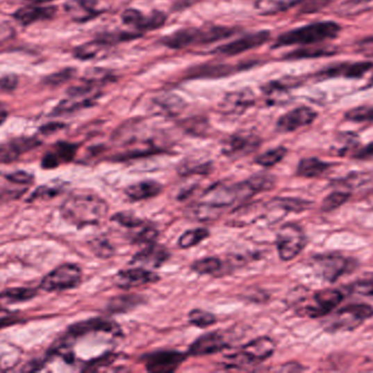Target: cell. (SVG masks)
Listing matches in <instances>:
<instances>
[{"label": "cell", "mask_w": 373, "mask_h": 373, "mask_svg": "<svg viewBox=\"0 0 373 373\" xmlns=\"http://www.w3.org/2000/svg\"><path fill=\"white\" fill-rule=\"evenodd\" d=\"M271 212L267 203H251L242 207L237 208L231 214L229 223L235 225H249L267 217V212Z\"/></svg>", "instance_id": "21"}, {"label": "cell", "mask_w": 373, "mask_h": 373, "mask_svg": "<svg viewBox=\"0 0 373 373\" xmlns=\"http://www.w3.org/2000/svg\"><path fill=\"white\" fill-rule=\"evenodd\" d=\"M82 281V269L76 264L66 263L47 273L42 280L44 292H64L79 286Z\"/></svg>", "instance_id": "7"}, {"label": "cell", "mask_w": 373, "mask_h": 373, "mask_svg": "<svg viewBox=\"0 0 373 373\" xmlns=\"http://www.w3.org/2000/svg\"><path fill=\"white\" fill-rule=\"evenodd\" d=\"M275 351V342L267 336L247 342L236 353L225 358L224 365L229 369L248 368L267 360Z\"/></svg>", "instance_id": "3"}, {"label": "cell", "mask_w": 373, "mask_h": 373, "mask_svg": "<svg viewBox=\"0 0 373 373\" xmlns=\"http://www.w3.org/2000/svg\"><path fill=\"white\" fill-rule=\"evenodd\" d=\"M63 127H64V125H63V124H49V125L42 128V132H45V134H49L51 133V132L58 131V129H61V128Z\"/></svg>", "instance_id": "57"}, {"label": "cell", "mask_w": 373, "mask_h": 373, "mask_svg": "<svg viewBox=\"0 0 373 373\" xmlns=\"http://www.w3.org/2000/svg\"><path fill=\"white\" fill-rule=\"evenodd\" d=\"M18 77L15 74H5L0 77V89L5 91H13L18 86Z\"/></svg>", "instance_id": "52"}, {"label": "cell", "mask_w": 373, "mask_h": 373, "mask_svg": "<svg viewBox=\"0 0 373 373\" xmlns=\"http://www.w3.org/2000/svg\"><path fill=\"white\" fill-rule=\"evenodd\" d=\"M345 118L351 122L373 123V106H358L345 113Z\"/></svg>", "instance_id": "47"}, {"label": "cell", "mask_w": 373, "mask_h": 373, "mask_svg": "<svg viewBox=\"0 0 373 373\" xmlns=\"http://www.w3.org/2000/svg\"><path fill=\"white\" fill-rule=\"evenodd\" d=\"M271 39L269 31H258L247 34L240 39L235 40L231 43L224 44L212 51V54L225 55V56H235L242 54L244 51L256 49L267 43Z\"/></svg>", "instance_id": "13"}, {"label": "cell", "mask_w": 373, "mask_h": 373, "mask_svg": "<svg viewBox=\"0 0 373 373\" xmlns=\"http://www.w3.org/2000/svg\"><path fill=\"white\" fill-rule=\"evenodd\" d=\"M307 244L305 231L297 223H286L276 235V248L279 258L288 262L297 257Z\"/></svg>", "instance_id": "6"}, {"label": "cell", "mask_w": 373, "mask_h": 373, "mask_svg": "<svg viewBox=\"0 0 373 373\" xmlns=\"http://www.w3.org/2000/svg\"><path fill=\"white\" fill-rule=\"evenodd\" d=\"M358 49L359 51H363V54L373 56V38L359 42Z\"/></svg>", "instance_id": "54"}, {"label": "cell", "mask_w": 373, "mask_h": 373, "mask_svg": "<svg viewBox=\"0 0 373 373\" xmlns=\"http://www.w3.org/2000/svg\"><path fill=\"white\" fill-rule=\"evenodd\" d=\"M373 63H342L329 67L326 70L319 72L320 77L324 78H361L369 70H372Z\"/></svg>", "instance_id": "22"}, {"label": "cell", "mask_w": 373, "mask_h": 373, "mask_svg": "<svg viewBox=\"0 0 373 373\" xmlns=\"http://www.w3.org/2000/svg\"><path fill=\"white\" fill-rule=\"evenodd\" d=\"M17 319H11V317H6V319H0V328L1 327L8 326V325L13 324Z\"/></svg>", "instance_id": "59"}, {"label": "cell", "mask_w": 373, "mask_h": 373, "mask_svg": "<svg viewBox=\"0 0 373 373\" xmlns=\"http://www.w3.org/2000/svg\"><path fill=\"white\" fill-rule=\"evenodd\" d=\"M210 237V231L206 228H196L191 230L185 231L181 235V238L178 240V246L179 248H190L193 246H198L202 241L206 240Z\"/></svg>", "instance_id": "36"}, {"label": "cell", "mask_w": 373, "mask_h": 373, "mask_svg": "<svg viewBox=\"0 0 373 373\" xmlns=\"http://www.w3.org/2000/svg\"><path fill=\"white\" fill-rule=\"evenodd\" d=\"M97 333H105V334L118 336L120 334V327L113 319H105V317H95V319L76 323L69 327L64 338H61L59 345L53 348V350L55 353H58L61 350L68 349L70 348V344L76 338H83L90 334H97Z\"/></svg>", "instance_id": "5"}, {"label": "cell", "mask_w": 373, "mask_h": 373, "mask_svg": "<svg viewBox=\"0 0 373 373\" xmlns=\"http://www.w3.org/2000/svg\"><path fill=\"white\" fill-rule=\"evenodd\" d=\"M187 359V354L177 350H158L142 357L145 368L149 372L170 373L177 370Z\"/></svg>", "instance_id": "10"}, {"label": "cell", "mask_w": 373, "mask_h": 373, "mask_svg": "<svg viewBox=\"0 0 373 373\" xmlns=\"http://www.w3.org/2000/svg\"><path fill=\"white\" fill-rule=\"evenodd\" d=\"M347 289L351 294L373 296V278L359 279V280L349 285Z\"/></svg>", "instance_id": "50"}, {"label": "cell", "mask_w": 373, "mask_h": 373, "mask_svg": "<svg viewBox=\"0 0 373 373\" xmlns=\"http://www.w3.org/2000/svg\"><path fill=\"white\" fill-rule=\"evenodd\" d=\"M331 168L329 162L322 161L317 158H305L298 164L296 174L298 177L305 179H315L321 177Z\"/></svg>", "instance_id": "28"}, {"label": "cell", "mask_w": 373, "mask_h": 373, "mask_svg": "<svg viewBox=\"0 0 373 373\" xmlns=\"http://www.w3.org/2000/svg\"><path fill=\"white\" fill-rule=\"evenodd\" d=\"M371 174L365 173V172H353L349 174L345 179L338 180V183L349 189H356L370 182Z\"/></svg>", "instance_id": "48"}, {"label": "cell", "mask_w": 373, "mask_h": 373, "mask_svg": "<svg viewBox=\"0 0 373 373\" xmlns=\"http://www.w3.org/2000/svg\"><path fill=\"white\" fill-rule=\"evenodd\" d=\"M287 151H288L287 148L283 146L271 149V150L267 151V152H264V154L256 157L254 159V162L258 166H264V168H271V166H274L275 164L282 161L283 159L286 157Z\"/></svg>", "instance_id": "39"}, {"label": "cell", "mask_w": 373, "mask_h": 373, "mask_svg": "<svg viewBox=\"0 0 373 373\" xmlns=\"http://www.w3.org/2000/svg\"><path fill=\"white\" fill-rule=\"evenodd\" d=\"M240 70V67L226 64H206L194 67L191 70L190 78H221L227 77Z\"/></svg>", "instance_id": "27"}, {"label": "cell", "mask_w": 373, "mask_h": 373, "mask_svg": "<svg viewBox=\"0 0 373 373\" xmlns=\"http://www.w3.org/2000/svg\"><path fill=\"white\" fill-rule=\"evenodd\" d=\"M313 269L329 283H335L340 277L354 269V261L340 254H320L311 258Z\"/></svg>", "instance_id": "8"}, {"label": "cell", "mask_w": 373, "mask_h": 373, "mask_svg": "<svg viewBox=\"0 0 373 373\" xmlns=\"http://www.w3.org/2000/svg\"><path fill=\"white\" fill-rule=\"evenodd\" d=\"M351 195L349 193L346 192H333L325 197L323 200L322 205H321V209L324 212H333V210L338 209L340 206H343L344 204L349 200Z\"/></svg>", "instance_id": "43"}, {"label": "cell", "mask_w": 373, "mask_h": 373, "mask_svg": "<svg viewBox=\"0 0 373 373\" xmlns=\"http://www.w3.org/2000/svg\"><path fill=\"white\" fill-rule=\"evenodd\" d=\"M30 3H49V1H53V0H26Z\"/></svg>", "instance_id": "60"}, {"label": "cell", "mask_w": 373, "mask_h": 373, "mask_svg": "<svg viewBox=\"0 0 373 373\" xmlns=\"http://www.w3.org/2000/svg\"><path fill=\"white\" fill-rule=\"evenodd\" d=\"M108 210L106 200L89 191L74 193L60 207L63 218L76 228L99 225L106 218Z\"/></svg>", "instance_id": "1"}, {"label": "cell", "mask_w": 373, "mask_h": 373, "mask_svg": "<svg viewBox=\"0 0 373 373\" xmlns=\"http://www.w3.org/2000/svg\"><path fill=\"white\" fill-rule=\"evenodd\" d=\"M254 103V95L251 90L244 89L229 93L224 97L219 108L224 114L238 116L248 110Z\"/></svg>", "instance_id": "20"}, {"label": "cell", "mask_w": 373, "mask_h": 373, "mask_svg": "<svg viewBox=\"0 0 373 373\" xmlns=\"http://www.w3.org/2000/svg\"><path fill=\"white\" fill-rule=\"evenodd\" d=\"M104 0H69L65 10L76 22H87L104 13Z\"/></svg>", "instance_id": "15"}, {"label": "cell", "mask_w": 373, "mask_h": 373, "mask_svg": "<svg viewBox=\"0 0 373 373\" xmlns=\"http://www.w3.org/2000/svg\"><path fill=\"white\" fill-rule=\"evenodd\" d=\"M335 49L330 47H313L290 51L285 56V59L292 61V59L317 58V57L332 56L335 55Z\"/></svg>", "instance_id": "37"}, {"label": "cell", "mask_w": 373, "mask_h": 373, "mask_svg": "<svg viewBox=\"0 0 373 373\" xmlns=\"http://www.w3.org/2000/svg\"><path fill=\"white\" fill-rule=\"evenodd\" d=\"M64 189V184L63 183H49V184L43 185V186L38 187L33 194L31 195L30 202L38 200H51L57 195L60 194Z\"/></svg>", "instance_id": "44"}, {"label": "cell", "mask_w": 373, "mask_h": 373, "mask_svg": "<svg viewBox=\"0 0 373 373\" xmlns=\"http://www.w3.org/2000/svg\"><path fill=\"white\" fill-rule=\"evenodd\" d=\"M82 80L88 82L90 85L99 88L106 85L108 82L114 81L115 76L110 70H102V68H92V70H88Z\"/></svg>", "instance_id": "41"}, {"label": "cell", "mask_w": 373, "mask_h": 373, "mask_svg": "<svg viewBox=\"0 0 373 373\" xmlns=\"http://www.w3.org/2000/svg\"><path fill=\"white\" fill-rule=\"evenodd\" d=\"M160 43L163 47L172 49H181L196 44H204V28L179 29L162 38Z\"/></svg>", "instance_id": "17"}, {"label": "cell", "mask_w": 373, "mask_h": 373, "mask_svg": "<svg viewBox=\"0 0 373 373\" xmlns=\"http://www.w3.org/2000/svg\"><path fill=\"white\" fill-rule=\"evenodd\" d=\"M363 1H371V0H363Z\"/></svg>", "instance_id": "62"}, {"label": "cell", "mask_w": 373, "mask_h": 373, "mask_svg": "<svg viewBox=\"0 0 373 373\" xmlns=\"http://www.w3.org/2000/svg\"><path fill=\"white\" fill-rule=\"evenodd\" d=\"M97 99V97H68L66 100L61 101L56 108L53 109L51 116H65V114H72L83 109L92 108L95 104Z\"/></svg>", "instance_id": "29"}, {"label": "cell", "mask_w": 373, "mask_h": 373, "mask_svg": "<svg viewBox=\"0 0 373 373\" xmlns=\"http://www.w3.org/2000/svg\"><path fill=\"white\" fill-rule=\"evenodd\" d=\"M144 299L142 296L137 294H122V296H115L110 300L107 305V310L113 315H120V313H128L135 308L143 303Z\"/></svg>", "instance_id": "30"}, {"label": "cell", "mask_w": 373, "mask_h": 373, "mask_svg": "<svg viewBox=\"0 0 373 373\" xmlns=\"http://www.w3.org/2000/svg\"><path fill=\"white\" fill-rule=\"evenodd\" d=\"M56 7H36V6H28V7L19 9L13 15V17L22 26H28L30 24H35L38 21L47 20V19L53 18L56 15Z\"/></svg>", "instance_id": "25"}, {"label": "cell", "mask_w": 373, "mask_h": 373, "mask_svg": "<svg viewBox=\"0 0 373 373\" xmlns=\"http://www.w3.org/2000/svg\"><path fill=\"white\" fill-rule=\"evenodd\" d=\"M272 210H281L285 212H301L307 210L311 206V203L307 200H298V198H286V197H276L267 202Z\"/></svg>", "instance_id": "31"}, {"label": "cell", "mask_w": 373, "mask_h": 373, "mask_svg": "<svg viewBox=\"0 0 373 373\" xmlns=\"http://www.w3.org/2000/svg\"><path fill=\"white\" fill-rule=\"evenodd\" d=\"M372 317L373 307L369 304H349L326 319L324 326L329 332H351Z\"/></svg>", "instance_id": "4"}, {"label": "cell", "mask_w": 373, "mask_h": 373, "mask_svg": "<svg viewBox=\"0 0 373 373\" xmlns=\"http://www.w3.org/2000/svg\"><path fill=\"white\" fill-rule=\"evenodd\" d=\"M340 26L332 21L308 24L279 35L273 47L277 49L290 45H310L326 40L335 39L340 32Z\"/></svg>", "instance_id": "2"}, {"label": "cell", "mask_w": 373, "mask_h": 373, "mask_svg": "<svg viewBox=\"0 0 373 373\" xmlns=\"http://www.w3.org/2000/svg\"><path fill=\"white\" fill-rule=\"evenodd\" d=\"M76 74V70L74 68H66V70H60V72H55V74H49L44 79V85L49 87H58V86L64 85L65 82L72 79Z\"/></svg>", "instance_id": "49"}, {"label": "cell", "mask_w": 373, "mask_h": 373, "mask_svg": "<svg viewBox=\"0 0 373 373\" xmlns=\"http://www.w3.org/2000/svg\"><path fill=\"white\" fill-rule=\"evenodd\" d=\"M170 258V252L164 246L152 243L145 246L132 257L130 264L143 269H160Z\"/></svg>", "instance_id": "16"}, {"label": "cell", "mask_w": 373, "mask_h": 373, "mask_svg": "<svg viewBox=\"0 0 373 373\" xmlns=\"http://www.w3.org/2000/svg\"><path fill=\"white\" fill-rule=\"evenodd\" d=\"M156 108L167 116H175L185 108V101L175 95H163L154 101Z\"/></svg>", "instance_id": "35"}, {"label": "cell", "mask_w": 373, "mask_h": 373, "mask_svg": "<svg viewBox=\"0 0 373 373\" xmlns=\"http://www.w3.org/2000/svg\"><path fill=\"white\" fill-rule=\"evenodd\" d=\"M373 156V143H369L367 145L365 148L360 149V150L357 151L355 154V158L358 159H366L369 157Z\"/></svg>", "instance_id": "55"}, {"label": "cell", "mask_w": 373, "mask_h": 373, "mask_svg": "<svg viewBox=\"0 0 373 373\" xmlns=\"http://www.w3.org/2000/svg\"><path fill=\"white\" fill-rule=\"evenodd\" d=\"M163 192V185L153 180L138 182L124 189V194L131 202L151 200Z\"/></svg>", "instance_id": "24"}, {"label": "cell", "mask_w": 373, "mask_h": 373, "mask_svg": "<svg viewBox=\"0 0 373 373\" xmlns=\"http://www.w3.org/2000/svg\"><path fill=\"white\" fill-rule=\"evenodd\" d=\"M188 319L191 325L199 328H206L217 322V319L213 313L201 309L191 310L189 312Z\"/></svg>", "instance_id": "40"}, {"label": "cell", "mask_w": 373, "mask_h": 373, "mask_svg": "<svg viewBox=\"0 0 373 373\" xmlns=\"http://www.w3.org/2000/svg\"><path fill=\"white\" fill-rule=\"evenodd\" d=\"M305 368L299 363H288V365H285L284 367H282L281 371H302Z\"/></svg>", "instance_id": "56"}, {"label": "cell", "mask_w": 373, "mask_h": 373, "mask_svg": "<svg viewBox=\"0 0 373 373\" xmlns=\"http://www.w3.org/2000/svg\"><path fill=\"white\" fill-rule=\"evenodd\" d=\"M92 252L101 258H110L115 254V248L108 239L105 237H97L89 242Z\"/></svg>", "instance_id": "42"}, {"label": "cell", "mask_w": 373, "mask_h": 373, "mask_svg": "<svg viewBox=\"0 0 373 373\" xmlns=\"http://www.w3.org/2000/svg\"><path fill=\"white\" fill-rule=\"evenodd\" d=\"M15 36V30L8 24H0V44L9 41Z\"/></svg>", "instance_id": "53"}, {"label": "cell", "mask_w": 373, "mask_h": 373, "mask_svg": "<svg viewBox=\"0 0 373 373\" xmlns=\"http://www.w3.org/2000/svg\"><path fill=\"white\" fill-rule=\"evenodd\" d=\"M158 273H154L151 269L143 267H135V269H122L115 275L113 281L115 286L122 290H129L138 287L147 286V285L155 284L160 280Z\"/></svg>", "instance_id": "12"}, {"label": "cell", "mask_w": 373, "mask_h": 373, "mask_svg": "<svg viewBox=\"0 0 373 373\" xmlns=\"http://www.w3.org/2000/svg\"><path fill=\"white\" fill-rule=\"evenodd\" d=\"M231 262H225L219 257L208 256L200 258L191 264V269L199 275L204 276L219 277L225 276L231 273Z\"/></svg>", "instance_id": "23"}, {"label": "cell", "mask_w": 373, "mask_h": 373, "mask_svg": "<svg viewBox=\"0 0 373 373\" xmlns=\"http://www.w3.org/2000/svg\"><path fill=\"white\" fill-rule=\"evenodd\" d=\"M36 296L38 290L34 288L18 287V288L6 289L0 292V312L6 311L15 304L30 301Z\"/></svg>", "instance_id": "26"}, {"label": "cell", "mask_w": 373, "mask_h": 373, "mask_svg": "<svg viewBox=\"0 0 373 373\" xmlns=\"http://www.w3.org/2000/svg\"><path fill=\"white\" fill-rule=\"evenodd\" d=\"M261 138L250 132H239L224 141L222 152L231 159H242L259 149Z\"/></svg>", "instance_id": "9"}, {"label": "cell", "mask_w": 373, "mask_h": 373, "mask_svg": "<svg viewBox=\"0 0 373 373\" xmlns=\"http://www.w3.org/2000/svg\"><path fill=\"white\" fill-rule=\"evenodd\" d=\"M106 47V44L97 39L95 41L82 44L80 47H76L74 51V56L76 58L81 59V61L95 58L99 55V51H103Z\"/></svg>", "instance_id": "38"}, {"label": "cell", "mask_w": 373, "mask_h": 373, "mask_svg": "<svg viewBox=\"0 0 373 373\" xmlns=\"http://www.w3.org/2000/svg\"><path fill=\"white\" fill-rule=\"evenodd\" d=\"M41 141L36 137H21L0 145V164H11L28 151L38 148Z\"/></svg>", "instance_id": "18"}, {"label": "cell", "mask_w": 373, "mask_h": 373, "mask_svg": "<svg viewBox=\"0 0 373 373\" xmlns=\"http://www.w3.org/2000/svg\"><path fill=\"white\" fill-rule=\"evenodd\" d=\"M122 24L135 28L138 31H150V15L138 9H126L122 15Z\"/></svg>", "instance_id": "33"}, {"label": "cell", "mask_w": 373, "mask_h": 373, "mask_svg": "<svg viewBox=\"0 0 373 373\" xmlns=\"http://www.w3.org/2000/svg\"><path fill=\"white\" fill-rule=\"evenodd\" d=\"M317 113L309 106H299L287 112L277 120V131L292 133L315 122Z\"/></svg>", "instance_id": "14"}, {"label": "cell", "mask_w": 373, "mask_h": 373, "mask_svg": "<svg viewBox=\"0 0 373 373\" xmlns=\"http://www.w3.org/2000/svg\"><path fill=\"white\" fill-rule=\"evenodd\" d=\"M371 86H373V76L371 77L370 85H369V87H371Z\"/></svg>", "instance_id": "61"}, {"label": "cell", "mask_w": 373, "mask_h": 373, "mask_svg": "<svg viewBox=\"0 0 373 373\" xmlns=\"http://www.w3.org/2000/svg\"><path fill=\"white\" fill-rule=\"evenodd\" d=\"M78 151L76 143L59 141L53 145L51 150L46 152L42 159V168L43 169H56L63 164H69L74 160Z\"/></svg>", "instance_id": "19"}, {"label": "cell", "mask_w": 373, "mask_h": 373, "mask_svg": "<svg viewBox=\"0 0 373 373\" xmlns=\"http://www.w3.org/2000/svg\"><path fill=\"white\" fill-rule=\"evenodd\" d=\"M8 180L11 183L19 185H28L33 182L34 177L32 174L28 173V172L19 171L15 172V173L8 174Z\"/></svg>", "instance_id": "51"}, {"label": "cell", "mask_w": 373, "mask_h": 373, "mask_svg": "<svg viewBox=\"0 0 373 373\" xmlns=\"http://www.w3.org/2000/svg\"><path fill=\"white\" fill-rule=\"evenodd\" d=\"M223 209L216 208L206 203L198 202L189 208V215L192 219L198 220L201 223L214 221L222 215Z\"/></svg>", "instance_id": "34"}, {"label": "cell", "mask_w": 373, "mask_h": 373, "mask_svg": "<svg viewBox=\"0 0 373 373\" xmlns=\"http://www.w3.org/2000/svg\"><path fill=\"white\" fill-rule=\"evenodd\" d=\"M178 172L183 177L193 175V174H208L212 171L211 162H181L179 168H177Z\"/></svg>", "instance_id": "45"}, {"label": "cell", "mask_w": 373, "mask_h": 373, "mask_svg": "<svg viewBox=\"0 0 373 373\" xmlns=\"http://www.w3.org/2000/svg\"><path fill=\"white\" fill-rule=\"evenodd\" d=\"M112 221L118 223V225H122V227L126 228V229H128V231L137 229V228L141 227V225H143L145 223L144 220L140 219L137 216L133 215V214H130V212H128L115 214L112 217Z\"/></svg>", "instance_id": "46"}, {"label": "cell", "mask_w": 373, "mask_h": 373, "mask_svg": "<svg viewBox=\"0 0 373 373\" xmlns=\"http://www.w3.org/2000/svg\"><path fill=\"white\" fill-rule=\"evenodd\" d=\"M231 335L222 331L206 333L191 344L188 355L194 357L214 355L231 347Z\"/></svg>", "instance_id": "11"}, {"label": "cell", "mask_w": 373, "mask_h": 373, "mask_svg": "<svg viewBox=\"0 0 373 373\" xmlns=\"http://www.w3.org/2000/svg\"><path fill=\"white\" fill-rule=\"evenodd\" d=\"M158 238V231L154 225L151 223H145L141 227L133 229V230L128 231V239L131 241L133 244H152L156 242Z\"/></svg>", "instance_id": "32"}, {"label": "cell", "mask_w": 373, "mask_h": 373, "mask_svg": "<svg viewBox=\"0 0 373 373\" xmlns=\"http://www.w3.org/2000/svg\"><path fill=\"white\" fill-rule=\"evenodd\" d=\"M8 118V112L6 109L3 108V105L0 103V125H3L5 123L6 120Z\"/></svg>", "instance_id": "58"}]
</instances>
